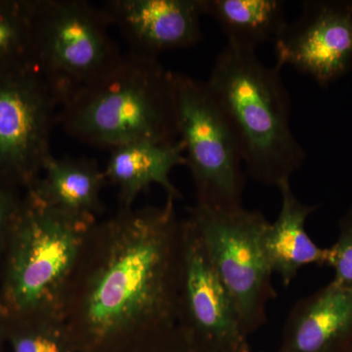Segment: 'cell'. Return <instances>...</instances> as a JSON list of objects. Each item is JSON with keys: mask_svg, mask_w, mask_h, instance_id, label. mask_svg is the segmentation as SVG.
Instances as JSON below:
<instances>
[{"mask_svg": "<svg viewBox=\"0 0 352 352\" xmlns=\"http://www.w3.org/2000/svg\"><path fill=\"white\" fill-rule=\"evenodd\" d=\"M193 222L208 258L239 310L248 335L266 322V307L276 296L263 248L270 221L258 210H219L197 205Z\"/></svg>", "mask_w": 352, "mask_h": 352, "instance_id": "7", "label": "cell"}, {"mask_svg": "<svg viewBox=\"0 0 352 352\" xmlns=\"http://www.w3.org/2000/svg\"><path fill=\"white\" fill-rule=\"evenodd\" d=\"M102 8L83 0H36L34 63L60 107L119 62Z\"/></svg>", "mask_w": 352, "mask_h": 352, "instance_id": "5", "label": "cell"}, {"mask_svg": "<svg viewBox=\"0 0 352 352\" xmlns=\"http://www.w3.org/2000/svg\"><path fill=\"white\" fill-rule=\"evenodd\" d=\"M278 352H352V293L331 282L292 308Z\"/></svg>", "mask_w": 352, "mask_h": 352, "instance_id": "12", "label": "cell"}, {"mask_svg": "<svg viewBox=\"0 0 352 352\" xmlns=\"http://www.w3.org/2000/svg\"><path fill=\"white\" fill-rule=\"evenodd\" d=\"M178 139L195 183L197 205L242 207L245 177L239 143L207 82L173 72Z\"/></svg>", "mask_w": 352, "mask_h": 352, "instance_id": "6", "label": "cell"}, {"mask_svg": "<svg viewBox=\"0 0 352 352\" xmlns=\"http://www.w3.org/2000/svg\"><path fill=\"white\" fill-rule=\"evenodd\" d=\"M177 320L229 352H250L237 305L208 258L193 222H182Z\"/></svg>", "mask_w": 352, "mask_h": 352, "instance_id": "9", "label": "cell"}, {"mask_svg": "<svg viewBox=\"0 0 352 352\" xmlns=\"http://www.w3.org/2000/svg\"><path fill=\"white\" fill-rule=\"evenodd\" d=\"M281 69L264 65L256 51L227 43L206 82L237 138L249 175L277 188L307 157L292 131L291 97Z\"/></svg>", "mask_w": 352, "mask_h": 352, "instance_id": "2", "label": "cell"}, {"mask_svg": "<svg viewBox=\"0 0 352 352\" xmlns=\"http://www.w3.org/2000/svg\"><path fill=\"white\" fill-rule=\"evenodd\" d=\"M6 184L0 180V251L21 207Z\"/></svg>", "mask_w": 352, "mask_h": 352, "instance_id": "21", "label": "cell"}, {"mask_svg": "<svg viewBox=\"0 0 352 352\" xmlns=\"http://www.w3.org/2000/svg\"><path fill=\"white\" fill-rule=\"evenodd\" d=\"M101 8L136 54L157 58L203 39L201 0H108Z\"/></svg>", "mask_w": 352, "mask_h": 352, "instance_id": "11", "label": "cell"}, {"mask_svg": "<svg viewBox=\"0 0 352 352\" xmlns=\"http://www.w3.org/2000/svg\"><path fill=\"white\" fill-rule=\"evenodd\" d=\"M278 189L281 208L277 219L266 227L263 248L271 271L288 286L305 266L327 265L329 250L315 244L305 229V222L316 206L298 200L289 182L282 183Z\"/></svg>", "mask_w": 352, "mask_h": 352, "instance_id": "13", "label": "cell"}, {"mask_svg": "<svg viewBox=\"0 0 352 352\" xmlns=\"http://www.w3.org/2000/svg\"><path fill=\"white\" fill-rule=\"evenodd\" d=\"M8 340L12 352H67L54 333L36 325L23 324L11 329Z\"/></svg>", "mask_w": 352, "mask_h": 352, "instance_id": "20", "label": "cell"}, {"mask_svg": "<svg viewBox=\"0 0 352 352\" xmlns=\"http://www.w3.org/2000/svg\"><path fill=\"white\" fill-rule=\"evenodd\" d=\"M135 352H229L182 325L141 335Z\"/></svg>", "mask_w": 352, "mask_h": 352, "instance_id": "18", "label": "cell"}, {"mask_svg": "<svg viewBox=\"0 0 352 352\" xmlns=\"http://www.w3.org/2000/svg\"><path fill=\"white\" fill-rule=\"evenodd\" d=\"M182 230L170 198L163 207L124 208L106 224L110 242L82 305L88 333L104 340L132 328L142 335L175 325Z\"/></svg>", "mask_w": 352, "mask_h": 352, "instance_id": "1", "label": "cell"}, {"mask_svg": "<svg viewBox=\"0 0 352 352\" xmlns=\"http://www.w3.org/2000/svg\"><path fill=\"white\" fill-rule=\"evenodd\" d=\"M204 15L219 24L227 43L256 51L276 43L288 25L284 2L278 0H201Z\"/></svg>", "mask_w": 352, "mask_h": 352, "instance_id": "16", "label": "cell"}, {"mask_svg": "<svg viewBox=\"0 0 352 352\" xmlns=\"http://www.w3.org/2000/svg\"><path fill=\"white\" fill-rule=\"evenodd\" d=\"M36 0H0V69L34 62Z\"/></svg>", "mask_w": 352, "mask_h": 352, "instance_id": "17", "label": "cell"}, {"mask_svg": "<svg viewBox=\"0 0 352 352\" xmlns=\"http://www.w3.org/2000/svg\"><path fill=\"white\" fill-rule=\"evenodd\" d=\"M57 124L71 138L116 149L138 141L178 140L173 72L157 58L129 52L60 107Z\"/></svg>", "mask_w": 352, "mask_h": 352, "instance_id": "3", "label": "cell"}, {"mask_svg": "<svg viewBox=\"0 0 352 352\" xmlns=\"http://www.w3.org/2000/svg\"><path fill=\"white\" fill-rule=\"evenodd\" d=\"M92 226L94 220L64 214L29 193L9 232L6 314L28 318L57 302Z\"/></svg>", "mask_w": 352, "mask_h": 352, "instance_id": "4", "label": "cell"}, {"mask_svg": "<svg viewBox=\"0 0 352 352\" xmlns=\"http://www.w3.org/2000/svg\"><path fill=\"white\" fill-rule=\"evenodd\" d=\"M275 45L276 65L328 87L352 68V1H305Z\"/></svg>", "mask_w": 352, "mask_h": 352, "instance_id": "10", "label": "cell"}, {"mask_svg": "<svg viewBox=\"0 0 352 352\" xmlns=\"http://www.w3.org/2000/svg\"><path fill=\"white\" fill-rule=\"evenodd\" d=\"M60 103L34 62L0 69V180L32 187L52 155Z\"/></svg>", "mask_w": 352, "mask_h": 352, "instance_id": "8", "label": "cell"}, {"mask_svg": "<svg viewBox=\"0 0 352 352\" xmlns=\"http://www.w3.org/2000/svg\"><path fill=\"white\" fill-rule=\"evenodd\" d=\"M106 175L94 160L51 155L29 193L48 207L72 217L94 220L100 210Z\"/></svg>", "mask_w": 352, "mask_h": 352, "instance_id": "15", "label": "cell"}, {"mask_svg": "<svg viewBox=\"0 0 352 352\" xmlns=\"http://www.w3.org/2000/svg\"><path fill=\"white\" fill-rule=\"evenodd\" d=\"M3 338L4 333L1 327H0V352H2V346H3Z\"/></svg>", "mask_w": 352, "mask_h": 352, "instance_id": "22", "label": "cell"}, {"mask_svg": "<svg viewBox=\"0 0 352 352\" xmlns=\"http://www.w3.org/2000/svg\"><path fill=\"white\" fill-rule=\"evenodd\" d=\"M182 164H186V160L179 139L168 144L138 141L112 150L104 173L119 187L120 201L129 208L134 199L153 184L163 187L168 198H179L170 175L173 168Z\"/></svg>", "mask_w": 352, "mask_h": 352, "instance_id": "14", "label": "cell"}, {"mask_svg": "<svg viewBox=\"0 0 352 352\" xmlns=\"http://www.w3.org/2000/svg\"><path fill=\"white\" fill-rule=\"evenodd\" d=\"M328 250L327 265L335 271L332 282L352 293V207L340 219L339 238Z\"/></svg>", "mask_w": 352, "mask_h": 352, "instance_id": "19", "label": "cell"}]
</instances>
